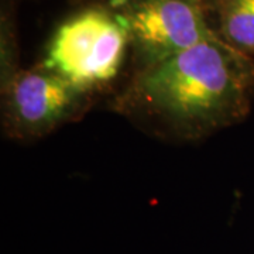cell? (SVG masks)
<instances>
[{
  "instance_id": "obj_1",
  "label": "cell",
  "mask_w": 254,
  "mask_h": 254,
  "mask_svg": "<svg viewBox=\"0 0 254 254\" xmlns=\"http://www.w3.org/2000/svg\"><path fill=\"white\" fill-rule=\"evenodd\" d=\"M119 108L184 138H199L236 125L254 100V57L220 36L140 69Z\"/></svg>"
},
{
  "instance_id": "obj_2",
  "label": "cell",
  "mask_w": 254,
  "mask_h": 254,
  "mask_svg": "<svg viewBox=\"0 0 254 254\" xmlns=\"http://www.w3.org/2000/svg\"><path fill=\"white\" fill-rule=\"evenodd\" d=\"M130 43L120 13L86 9L55 30L43 64L85 93L93 95L118 78Z\"/></svg>"
},
{
  "instance_id": "obj_3",
  "label": "cell",
  "mask_w": 254,
  "mask_h": 254,
  "mask_svg": "<svg viewBox=\"0 0 254 254\" xmlns=\"http://www.w3.org/2000/svg\"><path fill=\"white\" fill-rule=\"evenodd\" d=\"M91 99L44 65L21 69L1 91L4 131L16 140L44 137L83 113Z\"/></svg>"
},
{
  "instance_id": "obj_4",
  "label": "cell",
  "mask_w": 254,
  "mask_h": 254,
  "mask_svg": "<svg viewBox=\"0 0 254 254\" xmlns=\"http://www.w3.org/2000/svg\"><path fill=\"white\" fill-rule=\"evenodd\" d=\"M120 16L140 69L218 36L208 24L200 0H126Z\"/></svg>"
},
{
  "instance_id": "obj_5",
  "label": "cell",
  "mask_w": 254,
  "mask_h": 254,
  "mask_svg": "<svg viewBox=\"0 0 254 254\" xmlns=\"http://www.w3.org/2000/svg\"><path fill=\"white\" fill-rule=\"evenodd\" d=\"M220 38L254 57V0H218Z\"/></svg>"
},
{
  "instance_id": "obj_6",
  "label": "cell",
  "mask_w": 254,
  "mask_h": 254,
  "mask_svg": "<svg viewBox=\"0 0 254 254\" xmlns=\"http://www.w3.org/2000/svg\"><path fill=\"white\" fill-rule=\"evenodd\" d=\"M21 71L18 66L16 40L11 33L7 18L1 21V50H0V89L4 91L16 75Z\"/></svg>"
}]
</instances>
